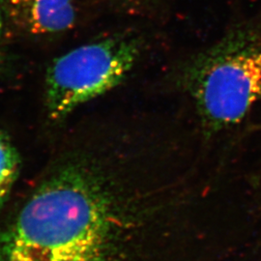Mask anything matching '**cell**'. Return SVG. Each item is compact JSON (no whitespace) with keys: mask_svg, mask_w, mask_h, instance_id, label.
Here are the masks:
<instances>
[{"mask_svg":"<svg viewBox=\"0 0 261 261\" xmlns=\"http://www.w3.org/2000/svg\"><path fill=\"white\" fill-rule=\"evenodd\" d=\"M138 130L76 135L53 159L0 245V261H103L125 191L150 171Z\"/></svg>","mask_w":261,"mask_h":261,"instance_id":"1","label":"cell"},{"mask_svg":"<svg viewBox=\"0 0 261 261\" xmlns=\"http://www.w3.org/2000/svg\"><path fill=\"white\" fill-rule=\"evenodd\" d=\"M181 86L213 136L239 124L261 100V29L243 24L189 58Z\"/></svg>","mask_w":261,"mask_h":261,"instance_id":"2","label":"cell"},{"mask_svg":"<svg viewBox=\"0 0 261 261\" xmlns=\"http://www.w3.org/2000/svg\"><path fill=\"white\" fill-rule=\"evenodd\" d=\"M140 56L136 39L112 36L75 47L56 58L46 75V109L51 120L110 91L130 73Z\"/></svg>","mask_w":261,"mask_h":261,"instance_id":"3","label":"cell"},{"mask_svg":"<svg viewBox=\"0 0 261 261\" xmlns=\"http://www.w3.org/2000/svg\"><path fill=\"white\" fill-rule=\"evenodd\" d=\"M12 21L29 33L53 34L72 28L75 0H3Z\"/></svg>","mask_w":261,"mask_h":261,"instance_id":"4","label":"cell"},{"mask_svg":"<svg viewBox=\"0 0 261 261\" xmlns=\"http://www.w3.org/2000/svg\"><path fill=\"white\" fill-rule=\"evenodd\" d=\"M19 153L11 140L0 133V208L6 201L19 170Z\"/></svg>","mask_w":261,"mask_h":261,"instance_id":"5","label":"cell"},{"mask_svg":"<svg viewBox=\"0 0 261 261\" xmlns=\"http://www.w3.org/2000/svg\"><path fill=\"white\" fill-rule=\"evenodd\" d=\"M2 30H3V18H2V11H1V7H0V39L2 36Z\"/></svg>","mask_w":261,"mask_h":261,"instance_id":"6","label":"cell"},{"mask_svg":"<svg viewBox=\"0 0 261 261\" xmlns=\"http://www.w3.org/2000/svg\"><path fill=\"white\" fill-rule=\"evenodd\" d=\"M124 1H127L129 3H138V2H140L141 0H124Z\"/></svg>","mask_w":261,"mask_h":261,"instance_id":"7","label":"cell"}]
</instances>
